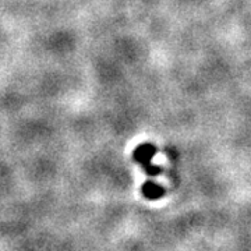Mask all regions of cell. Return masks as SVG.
<instances>
[{
  "label": "cell",
  "mask_w": 251,
  "mask_h": 251,
  "mask_svg": "<svg viewBox=\"0 0 251 251\" xmlns=\"http://www.w3.org/2000/svg\"><path fill=\"white\" fill-rule=\"evenodd\" d=\"M156 147L151 143H144L140 144L133 152V158L135 162H138L141 166L152 162L153 156L156 155Z\"/></svg>",
  "instance_id": "obj_1"
},
{
  "label": "cell",
  "mask_w": 251,
  "mask_h": 251,
  "mask_svg": "<svg viewBox=\"0 0 251 251\" xmlns=\"http://www.w3.org/2000/svg\"><path fill=\"white\" fill-rule=\"evenodd\" d=\"M141 191H143L144 197L148 198V200H158V198L163 197V194H165V188L162 187L161 184H158L156 181H152V180L145 181L143 184Z\"/></svg>",
  "instance_id": "obj_2"
},
{
  "label": "cell",
  "mask_w": 251,
  "mask_h": 251,
  "mask_svg": "<svg viewBox=\"0 0 251 251\" xmlns=\"http://www.w3.org/2000/svg\"><path fill=\"white\" fill-rule=\"evenodd\" d=\"M144 172L148 175V176H158L159 173L162 172L161 166H158V165H153L152 162H150V163H147V165H144L143 166Z\"/></svg>",
  "instance_id": "obj_3"
}]
</instances>
